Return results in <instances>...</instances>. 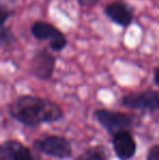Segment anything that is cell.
Instances as JSON below:
<instances>
[{
  "instance_id": "1",
  "label": "cell",
  "mask_w": 159,
  "mask_h": 160,
  "mask_svg": "<svg viewBox=\"0 0 159 160\" xmlns=\"http://www.w3.org/2000/svg\"><path fill=\"white\" fill-rule=\"evenodd\" d=\"M11 119L27 128L59 122L64 112L61 106L51 99L35 95H21L7 106Z\"/></svg>"
},
{
  "instance_id": "2",
  "label": "cell",
  "mask_w": 159,
  "mask_h": 160,
  "mask_svg": "<svg viewBox=\"0 0 159 160\" xmlns=\"http://www.w3.org/2000/svg\"><path fill=\"white\" fill-rule=\"evenodd\" d=\"M94 118L100 124V127L107 131L111 137L122 131H131L137 124V118L135 114L125 113L116 110L99 108L94 111Z\"/></svg>"
},
{
  "instance_id": "3",
  "label": "cell",
  "mask_w": 159,
  "mask_h": 160,
  "mask_svg": "<svg viewBox=\"0 0 159 160\" xmlns=\"http://www.w3.org/2000/svg\"><path fill=\"white\" fill-rule=\"evenodd\" d=\"M34 150L52 157L58 160H68L72 158L73 150L71 142L61 135H47L33 142Z\"/></svg>"
},
{
  "instance_id": "4",
  "label": "cell",
  "mask_w": 159,
  "mask_h": 160,
  "mask_svg": "<svg viewBox=\"0 0 159 160\" xmlns=\"http://www.w3.org/2000/svg\"><path fill=\"white\" fill-rule=\"evenodd\" d=\"M31 34L37 40H49V49L52 52H61L69 45L68 38L55 24L37 20L31 25Z\"/></svg>"
},
{
  "instance_id": "5",
  "label": "cell",
  "mask_w": 159,
  "mask_h": 160,
  "mask_svg": "<svg viewBox=\"0 0 159 160\" xmlns=\"http://www.w3.org/2000/svg\"><path fill=\"white\" fill-rule=\"evenodd\" d=\"M121 105L127 109L142 110L148 112L159 111V91L145 89L142 92L129 93L121 98Z\"/></svg>"
},
{
  "instance_id": "6",
  "label": "cell",
  "mask_w": 159,
  "mask_h": 160,
  "mask_svg": "<svg viewBox=\"0 0 159 160\" xmlns=\"http://www.w3.org/2000/svg\"><path fill=\"white\" fill-rule=\"evenodd\" d=\"M55 55L47 48H40L34 52L30 60V71L39 81H50L56 69Z\"/></svg>"
},
{
  "instance_id": "7",
  "label": "cell",
  "mask_w": 159,
  "mask_h": 160,
  "mask_svg": "<svg viewBox=\"0 0 159 160\" xmlns=\"http://www.w3.org/2000/svg\"><path fill=\"white\" fill-rule=\"evenodd\" d=\"M104 14L116 25L125 28L134 21V8L125 0H111L104 7Z\"/></svg>"
},
{
  "instance_id": "8",
  "label": "cell",
  "mask_w": 159,
  "mask_h": 160,
  "mask_svg": "<svg viewBox=\"0 0 159 160\" xmlns=\"http://www.w3.org/2000/svg\"><path fill=\"white\" fill-rule=\"evenodd\" d=\"M113 152L119 160H131L137 152V144L131 131H122L111 137Z\"/></svg>"
},
{
  "instance_id": "9",
  "label": "cell",
  "mask_w": 159,
  "mask_h": 160,
  "mask_svg": "<svg viewBox=\"0 0 159 160\" xmlns=\"http://www.w3.org/2000/svg\"><path fill=\"white\" fill-rule=\"evenodd\" d=\"M0 160H38V158L22 142L7 139L0 146Z\"/></svg>"
},
{
  "instance_id": "10",
  "label": "cell",
  "mask_w": 159,
  "mask_h": 160,
  "mask_svg": "<svg viewBox=\"0 0 159 160\" xmlns=\"http://www.w3.org/2000/svg\"><path fill=\"white\" fill-rule=\"evenodd\" d=\"M73 160H109V152L106 146L95 145L86 148Z\"/></svg>"
},
{
  "instance_id": "11",
  "label": "cell",
  "mask_w": 159,
  "mask_h": 160,
  "mask_svg": "<svg viewBox=\"0 0 159 160\" xmlns=\"http://www.w3.org/2000/svg\"><path fill=\"white\" fill-rule=\"evenodd\" d=\"M17 42V36L10 25L0 26V46L2 49L10 47Z\"/></svg>"
},
{
  "instance_id": "12",
  "label": "cell",
  "mask_w": 159,
  "mask_h": 160,
  "mask_svg": "<svg viewBox=\"0 0 159 160\" xmlns=\"http://www.w3.org/2000/svg\"><path fill=\"white\" fill-rule=\"evenodd\" d=\"M14 15V9L9 2L0 3V26L7 25V22Z\"/></svg>"
},
{
  "instance_id": "13",
  "label": "cell",
  "mask_w": 159,
  "mask_h": 160,
  "mask_svg": "<svg viewBox=\"0 0 159 160\" xmlns=\"http://www.w3.org/2000/svg\"><path fill=\"white\" fill-rule=\"evenodd\" d=\"M146 160H159V144H155L149 148Z\"/></svg>"
},
{
  "instance_id": "14",
  "label": "cell",
  "mask_w": 159,
  "mask_h": 160,
  "mask_svg": "<svg viewBox=\"0 0 159 160\" xmlns=\"http://www.w3.org/2000/svg\"><path fill=\"white\" fill-rule=\"evenodd\" d=\"M100 1L102 0H77V2L79 3L80 7H82V8H88V9L95 7Z\"/></svg>"
},
{
  "instance_id": "15",
  "label": "cell",
  "mask_w": 159,
  "mask_h": 160,
  "mask_svg": "<svg viewBox=\"0 0 159 160\" xmlns=\"http://www.w3.org/2000/svg\"><path fill=\"white\" fill-rule=\"evenodd\" d=\"M153 82L157 87H159V65L154 69L153 72Z\"/></svg>"
}]
</instances>
